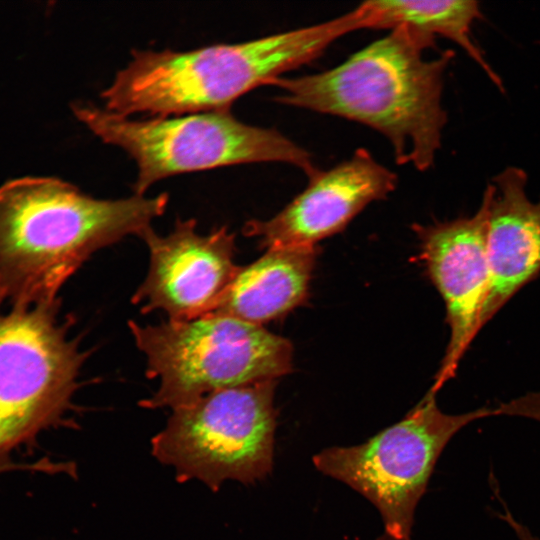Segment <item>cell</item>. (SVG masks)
Here are the masks:
<instances>
[{
	"label": "cell",
	"instance_id": "obj_16",
	"mask_svg": "<svg viewBox=\"0 0 540 540\" xmlns=\"http://www.w3.org/2000/svg\"><path fill=\"white\" fill-rule=\"evenodd\" d=\"M522 540H540L537 536H535L533 533H526Z\"/></svg>",
	"mask_w": 540,
	"mask_h": 540
},
{
	"label": "cell",
	"instance_id": "obj_7",
	"mask_svg": "<svg viewBox=\"0 0 540 540\" xmlns=\"http://www.w3.org/2000/svg\"><path fill=\"white\" fill-rule=\"evenodd\" d=\"M276 380L220 390L172 410L151 440L157 461L179 481L218 490L226 481L252 484L272 471Z\"/></svg>",
	"mask_w": 540,
	"mask_h": 540
},
{
	"label": "cell",
	"instance_id": "obj_6",
	"mask_svg": "<svg viewBox=\"0 0 540 540\" xmlns=\"http://www.w3.org/2000/svg\"><path fill=\"white\" fill-rule=\"evenodd\" d=\"M429 389L399 422L362 444L317 453V470L344 482L376 506L384 532L379 540H411L415 508L448 442L470 423L497 416L495 407L444 413Z\"/></svg>",
	"mask_w": 540,
	"mask_h": 540
},
{
	"label": "cell",
	"instance_id": "obj_4",
	"mask_svg": "<svg viewBox=\"0 0 540 540\" xmlns=\"http://www.w3.org/2000/svg\"><path fill=\"white\" fill-rule=\"evenodd\" d=\"M157 390L140 405L176 409L211 393L291 372L293 346L261 325L210 313L158 325L128 322Z\"/></svg>",
	"mask_w": 540,
	"mask_h": 540
},
{
	"label": "cell",
	"instance_id": "obj_13",
	"mask_svg": "<svg viewBox=\"0 0 540 540\" xmlns=\"http://www.w3.org/2000/svg\"><path fill=\"white\" fill-rule=\"evenodd\" d=\"M317 258V247L269 248L239 268L213 313L261 325L302 304Z\"/></svg>",
	"mask_w": 540,
	"mask_h": 540
},
{
	"label": "cell",
	"instance_id": "obj_14",
	"mask_svg": "<svg viewBox=\"0 0 540 540\" xmlns=\"http://www.w3.org/2000/svg\"><path fill=\"white\" fill-rule=\"evenodd\" d=\"M364 4L370 13V29L403 27L433 38L445 37L461 47L492 83L503 89L502 80L471 38L473 23L482 18L477 1L374 0Z\"/></svg>",
	"mask_w": 540,
	"mask_h": 540
},
{
	"label": "cell",
	"instance_id": "obj_9",
	"mask_svg": "<svg viewBox=\"0 0 540 540\" xmlns=\"http://www.w3.org/2000/svg\"><path fill=\"white\" fill-rule=\"evenodd\" d=\"M494 185L486 186L477 211L466 217L413 225L419 258L443 299L449 340L431 389L439 390L455 376L459 363L479 333L478 322L488 292L487 254L489 204Z\"/></svg>",
	"mask_w": 540,
	"mask_h": 540
},
{
	"label": "cell",
	"instance_id": "obj_15",
	"mask_svg": "<svg viewBox=\"0 0 540 540\" xmlns=\"http://www.w3.org/2000/svg\"><path fill=\"white\" fill-rule=\"evenodd\" d=\"M499 416L518 417L540 423V391L527 392L496 407Z\"/></svg>",
	"mask_w": 540,
	"mask_h": 540
},
{
	"label": "cell",
	"instance_id": "obj_8",
	"mask_svg": "<svg viewBox=\"0 0 540 540\" xmlns=\"http://www.w3.org/2000/svg\"><path fill=\"white\" fill-rule=\"evenodd\" d=\"M0 304V459L61 424L72 409L87 353L70 338L60 300L34 305Z\"/></svg>",
	"mask_w": 540,
	"mask_h": 540
},
{
	"label": "cell",
	"instance_id": "obj_5",
	"mask_svg": "<svg viewBox=\"0 0 540 540\" xmlns=\"http://www.w3.org/2000/svg\"><path fill=\"white\" fill-rule=\"evenodd\" d=\"M73 112L103 142L118 146L136 162L134 194L179 173L257 162H280L309 178L318 169L311 154L276 129L246 124L230 110L136 120L94 104Z\"/></svg>",
	"mask_w": 540,
	"mask_h": 540
},
{
	"label": "cell",
	"instance_id": "obj_12",
	"mask_svg": "<svg viewBox=\"0 0 540 540\" xmlns=\"http://www.w3.org/2000/svg\"><path fill=\"white\" fill-rule=\"evenodd\" d=\"M527 182L525 170L515 166L492 179L487 231L490 281L479 331L540 273V198L536 202L528 198Z\"/></svg>",
	"mask_w": 540,
	"mask_h": 540
},
{
	"label": "cell",
	"instance_id": "obj_2",
	"mask_svg": "<svg viewBox=\"0 0 540 540\" xmlns=\"http://www.w3.org/2000/svg\"><path fill=\"white\" fill-rule=\"evenodd\" d=\"M169 196L97 199L58 178L28 177L0 187V304L57 299L97 250L140 236Z\"/></svg>",
	"mask_w": 540,
	"mask_h": 540
},
{
	"label": "cell",
	"instance_id": "obj_3",
	"mask_svg": "<svg viewBox=\"0 0 540 540\" xmlns=\"http://www.w3.org/2000/svg\"><path fill=\"white\" fill-rule=\"evenodd\" d=\"M366 25L364 11L356 7L319 24L241 43L134 50L101 98L105 109L127 117L230 110L243 94L315 60L337 39Z\"/></svg>",
	"mask_w": 540,
	"mask_h": 540
},
{
	"label": "cell",
	"instance_id": "obj_11",
	"mask_svg": "<svg viewBox=\"0 0 540 540\" xmlns=\"http://www.w3.org/2000/svg\"><path fill=\"white\" fill-rule=\"evenodd\" d=\"M308 179L306 188L280 212L267 220L248 221L243 234L267 249L316 247L397 186V175L365 148L327 170L318 169Z\"/></svg>",
	"mask_w": 540,
	"mask_h": 540
},
{
	"label": "cell",
	"instance_id": "obj_10",
	"mask_svg": "<svg viewBox=\"0 0 540 540\" xmlns=\"http://www.w3.org/2000/svg\"><path fill=\"white\" fill-rule=\"evenodd\" d=\"M194 219L177 220L164 236L150 227L141 237L149 249L148 273L132 302L143 313L164 311L170 320L215 312L240 266L234 262L235 234L226 226L206 235Z\"/></svg>",
	"mask_w": 540,
	"mask_h": 540
},
{
	"label": "cell",
	"instance_id": "obj_1",
	"mask_svg": "<svg viewBox=\"0 0 540 540\" xmlns=\"http://www.w3.org/2000/svg\"><path fill=\"white\" fill-rule=\"evenodd\" d=\"M351 55L329 70L279 77L281 104L342 117L366 125L390 142L395 161L419 171L433 166L441 147L447 112L442 105L445 71L454 58L447 50L425 53L435 38L403 27Z\"/></svg>",
	"mask_w": 540,
	"mask_h": 540
}]
</instances>
